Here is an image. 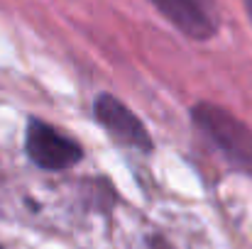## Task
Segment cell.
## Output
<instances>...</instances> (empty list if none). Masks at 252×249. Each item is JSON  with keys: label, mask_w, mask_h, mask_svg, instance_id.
<instances>
[{"label": "cell", "mask_w": 252, "mask_h": 249, "mask_svg": "<svg viewBox=\"0 0 252 249\" xmlns=\"http://www.w3.org/2000/svg\"><path fill=\"white\" fill-rule=\"evenodd\" d=\"M191 115L196 127L230 164L252 173V130L245 122L213 103H198Z\"/></svg>", "instance_id": "6da1fadb"}, {"label": "cell", "mask_w": 252, "mask_h": 249, "mask_svg": "<svg viewBox=\"0 0 252 249\" xmlns=\"http://www.w3.org/2000/svg\"><path fill=\"white\" fill-rule=\"evenodd\" d=\"M25 149L32 164L44 171H64L81 162L84 152L81 144L71 137H66L62 130L42 122L30 120L27 135H25Z\"/></svg>", "instance_id": "7a4b0ae2"}, {"label": "cell", "mask_w": 252, "mask_h": 249, "mask_svg": "<svg viewBox=\"0 0 252 249\" xmlns=\"http://www.w3.org/2000/svg\"><path fill=\"white\" fill-rule=\"evenodd\" d=\"M169 22L191 39H208L218 29L213 0H150Z\"/></svg>", "instance_id": "3957f363"}, {"label": "cell", "mask_w": 252, "mask_h": 249, "mask_svg": "<svg viewBox=\"0 0 252 249\" xmlns=\"http://www.w3.org/2000/svg\"><path fill=\"white\" fill-rule=\"evenodd\" d=\"M95 117L98 122L108 130L110 137H115L118 142L132 147V149H140V152H152V137L150 132L145 130V125L140 122V117L125 108L118 98L113 95H100L95 100Z\"/></svg>", "instance_id": "277c9868"}, {"label": "cell", "mask_w": 252, "mask_h": 249, "mask_svg": "<svg viewBox=\"0 0 252 249\" xmlns=\"http://www.w3.org/2000/svg\"><path fill=\"white\" fill-rule=\"evenodd\" d=\"M245 7H248V15H250V20H252V0H245Z\"/></svg>", "instance_id": "5b68a950"}]
</instances>
